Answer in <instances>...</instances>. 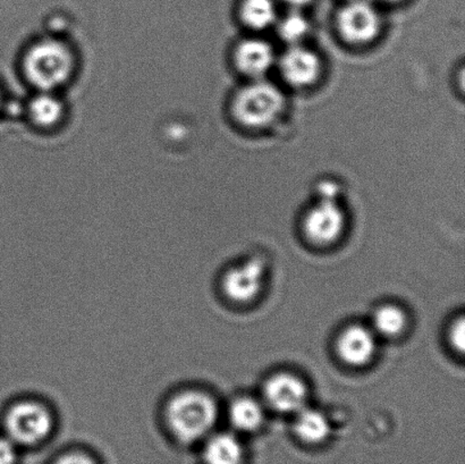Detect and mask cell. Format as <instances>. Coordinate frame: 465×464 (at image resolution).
I'll return each instance as SVG.
<instances>
[{"instance_id":"obj_19","label":"cell","mask_w":465,"mask_h":464,"mask_svg":"<svg viewBox=\"0 0 465 464\" xmlns=\"http://www.w3.org/2000/svg\"><path fill=\"white\" fill-rule=\"evenodd\" d=\"M450 340L452 347L459 352L464 351L465 345V326L464 318H460L455 321L450 331Z\"/></svg>"},{"instance_id":"obj_13","label":"cell","mask_w":465,"mask_h":464,"mask_svg":"<svg viewBox=\"0 0 465 464\" xmlns=\"http://www.w3.org/2000/svg\"><path fill=\"white\" fill-rule=\"evenodd\" d=\"M243 458V448L239 439L231 434L213 436L203 449L206 464H242Z\"/></svg>"},{"instance_id":"obj_17","label":"cell","mask_w":465,"mask_h":464,"mask_svg":"<svg viewBox=\"0 0 465 464\" xmlns=\"http://www.w3.org/2000/svg\"><path fill=\"white\" fill-rule=\"evenodd\" d=\"M408 324V317L400 307L393 304L382 306L373 316L375 330L385 338H396L403 333Z\"/></svg>"},{"instance_id":"obj_22","label":"cell","mask_w":465,"mask_h":464,"mask_svg":"<svg viewBox=\"0 0 465 464\" xmlns=\"http://www.w3.org/2000/svg\"><path fill=\"white\" fill-rule=\"evenodd\" d=\"M282 2L293 9V11H299V9L308 6L312 0H282Z\"/></svg>"},{"instance_id":"obj_2","label":"cell","mask_w":465,"mask_h":464,"mask_svg":"<svg viewBox=\"0 0 465 464\" xmlns=\"http://www.w3.org/2000/svg\"><path fill=\"white\" fill-rule=\"evenodd\" d=\"M168 424L182 443L203 439L217 420L215 402L206 394L188 392L177 395L168 406Z\"/></svg>"},{"instance_id":"obj_23","label":"cell","mask_w":465,"mask_h":464,"mask_svg":"<svg viewBox=\"0 0 465 464\" xmlns=\"http://www.w3.org/2000/svg\"><path fill=\"white\" fill-rule=\"evenodd\" d=\"M381 2H386V3H396V2H400V0H381Z\"/></svg>"},{"instance_id":"obj_6","label":"cell","mask_w":465,"mask_h":464,"mask_svg":"<svg viewBox=\"0 0 465 464\" xmlns=\"http://www.w3.org/2000/svg\"><path fill=\"white\" fill-rule=\"evenodd\" d=\"M345 224V213L337 199H321L305 216L304 233L312 243L323 247L340 239Z\"/></svg>"},{"instance_id":"obj_4","label":"cell","mask_w":465,"mask_h":464,"mask_svg":"<svg viewBox=\"0 0 465 464\" xmlns=\"http://www.w3.org/2000/svg\"><path fill=\"white\" fill-rule=\"evenodd\" d=\"M5 424L9 439L29 447L47 438L52 429V418L39 404L21 403L11 409Z\"/></svg>"},{"instance_id":"obj_21","label":"cell","mask_w":465,"mask_h":464,"mask_svg":"<svg viewBox=\"0 0 465 464\" xmlns=\"http://www.w3.org/2000/svg\"><path fill=\"white\" fill-rule=\"evenodd\" d=\"M54 464H95L89 457L84 456V454L74 453L67 454L61 459H58Z\"/></svg>"},{"instance_id":"obj_12","label":"cell","mask_w":465,"mask_h":464,"mask_svg":"<svg viewBox=\"0 0 465 464\" xmlns=\"http://www.w3.org/2000/svg\"><path fill=\"white\" fill-rule=\"evenodd\" d=\"M29 116L31 121L39 127H53L62 121L64 104L54 91H38V94L30 100Z\"/></svg>"},{"instance_id":"obj_5","label":"cell","mask_w":465,"mask_h":464,"mask_svg":"<svg viewBox=\"0 0 465 464\" xmlns=\"http://www.w3.org/2000/svg\"><path fill=\"white\" fill-rule=\"evenodd\" d=\"M340 34L351 44L371 43L381 29L380 13L367 0H351L337 16Z\"/></svg>"},{"instance_id":"obj_10","label":"cell","mask_w":465,"mask_h":464,"mask_svg":"<svg viewBox=\"0 0 465 464\" xmlns=\"http://www.w3.org/2000/svg\"><path fill=\"white\" fill-rule=\"evenodd\" d=\"M376 347L372 331L360 325L348 327L337 341V353L341 360L352 367H362L371 362Z\"/></svg>"},{"instance_id":"obj_14","label":"cell","mask_w":465,"mask_h":464,"mask_svg":"<svg viewBox=\"0 0 465 464\" xmlns=\"http://www.w3.org/2000/svg\"><path fill=\"white\" fill-rule=\"evenodd\" d=\"M296 436L308 444L325 442L331 433L330 422L322 412L302 409L298 412L294 424Z\"/></svg>"},{"instance_id":"obj_7","label":"cell","mask_w":465,"mask_h":464,"mask_svg":"<svg viewBox=\"0 0 465 464\" xmlns=\"http://www.w3.org/2000/svg\"><path fill=\"white\" fill-rule=\"evenodd\" d=\"M263 394L267 403L273 410L282 413H293L304 409L308 390L299 377L282 372L267 380V383L264 384Z\"/></svg>"},{"instance_id":"obj_20","label":"cell","mask_w":465,"mask_h":464,"mask_svg":"<svg viewBox=\"0 0 465 464\" xmlns=\"http://www.w3.org/2000/svg\"><path fill=\"white\" fill-rule=\"evenodd\" d=\"M16 459L15 443L8 438H0V464H15Z\"/></svg>"},{"instance_id":"obj_16","label":"cell","mask_w":465,"mask_h":464,"mask_svg":"<svg viewBox=\"0 0 465 464\" xmlns=\"http://www.w3.org/2000/svg\"><path fill=\"white\" fill-rule=\"evenodd\" d=\"M241 16L251 29H268L277 21L276 5L273 0H244Z\"/></svg>"},{"instance_id":"obj_18","label":"cell","mask_w":465,"mask_h":464,"mask_svg":"<svg viewBox=\"0 0 465 464\" xmlns=\"http://www.w3.org/2000/svg\"><path fill=\"white\" fill-rule=\"evenodd\" d=\"M277 31L285 43L291 45L299 44L308 34L309 22L302 14L293 11L278 22Z\"/></svg>"},{"instance_id":"obj_11","label":"cell","mask_w":465,"mask_h":464,"mask_svg":"<svg viewBox=\"0 0 465 464\" xmlns=\"http://www.w3.org/2000/svg\"><path fill=\"white\" fill-rule=\"evenodd\" d=\"M235 63L242 73L262 79L276 62V54L272 44L262 39H246L237 45Z\"/></svg>"},{"instance_id":"obj_15","label":"cell","mask_w":465,"mask_h":464,"mask_svg":"<svg viewBox=\"0 0 465 464\" xmlns=\"http://www.w3.org/2000/svg\"><path fill=\"white\" fill-rule=\"evenodd\" d=\"M230 420L237 430L250 433L262 425V408L253 399L241 398L232 404Z\"/></svg>"},{"instance_id":"obj_1","label":"cell","mask_w":465,"mask_h":464,"mask_svg":"<svg viewBox=\"0 0 465 464\" xmlns=\"http://www.w3.org/2000/svg\"><path fill=\"white\" fill-rule=\"evenodd\" d=\"M74 54L63 41L41 40L27 50L23 61L27 81L38 91H56L74 72Z\"/></svg>"},{"instance_id":"obj_9","label":"cell","mask_w":465,"mask_h":464,"mask_svg":"<svg viewBox=\"0 0 465 464\" xmlns=\"http://www.w3.org/2000/svg\"><path fill=\"white\" fill-rule=\"evenodd\" d=\"M264 266L259 259L246 262L243 265L232 268L223 281V289L232 301L251 302L258 297L262 289Z\"/></svg>"},{"instance_id":"obj_24","label":"cell","mask_w":465,"mask_h":464,"mask_svg":"<svg viewBox=\"0 0 465 464\" xmlns=\"http://www.w3.org/2000/svg\"><path fill=\"white\" fill-rule=\"evenodd\" d=\"M0 104H2V94H0Z\"/></svg>"},{"instance_id":"obj_3","label":"cell","mask_w":465,"mask_h":464,"mask_svg":"<svg viewBox=\"0 0 465 464\" xmlns=\"http://www.w3.org/2000/svg\"><path fill=\"white\" fill-rule=\"evenodd\" d=\"M285 97L275 84L255 79L237 93L232 113L237 121L249 127L272 124L284 109Z\"/></svg>"},{"instance_id":"obj_8","label":"cell","mask_w":465,"mask_h":464,"mask_svg":"<svg viewBox=\"0 0 465 464\" xmlns=\"http://www.w3.org/2000/svg\"><path fill=\"white\" fill-rule=\"evenodd\" d=\"M282 77L291 85H312L318 80L322 72V63L312 50L300 44L291 45L278 62Z\"/></svg>"}]
</instances>
